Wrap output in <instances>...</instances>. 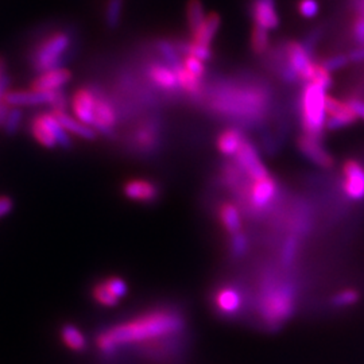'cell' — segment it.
Returning a JSON list of instances; mask_svg holds the SVG:
<instances>
[{"mask_svg": "<svg viewBox=\"0 0 364 364\" xmlns=\"http://www.w3.org/2000/svg\"><path fill=\"white\" fill-rule=\"evenodd\" d=\"M343 191L351 200L364 198V168L355 159H348L343 165Z\"/></svg>", "mask_w": 364, "mask_h": 364, "instance_id": "obj_11", "label": "cell"}, {"mask_svg": "<svg viewBox=\"0 0 364 364\" xmlns=\"http://www.w3.org/2000/svg\"><path fill=\"white\" fill-rule=\"evenodd\" d=\"M219 220L224 231L231 236L242 232L240 210L232 203H223L219 207Z\"/></svg>", "mask_w": 364, "mask_h": 364, "instance_id": "obj_20", "label": "cell"}, {"mask_svg": "<svg viewBox=\"0 0 364 364\" xmlns=\"http://www.w3.org/2000/svg\"><path fill=\"white\" fill-rule=\"evenodd\" d=\"M245 141L246 139L242 131L227 129L219 134L216 139V146L223 156H235V154L239 151V149L242 147V144H245Z\"/></svg>", "mask_w": 364, "mask_h": 364, "instance_id": "obj_21", "label": "cell"}, {"mask_svg": "<svg viewBox=\"0 0 364 364\" xmlns=\"http://www.w3.org/2000/svg\"><path fill=\"white\" fill-rule=\"evenodd\" d=\"M6 88H7V66L4 60L0 57V122L7 108V105H4V95L7 92Z\"/></svg>", "mask_w": 364, "mask_h": 364, "instance_id": "obj_35", "label": "cell"}, {"mask_svg": "<svg viewBox=\"0 0 364 364\" xmlns=\"http://www.w3.org/2000/svg\"><path fill=\"white\" fill-rule=\"evenodd\" d=\"M115 124H117V114H115L114 105H111L103 96L97 95L92 129L96 132L108 134L115 127Z\"/></svg>", "mask_w": 364, "mask_h": 364, "instance_id": "obj_16", "label": "cell"}, {"mask_svg": "<svg viewBox=\"0 0 364 364\" xmlns=\"http://www.w3.org/2000/svg\"><path fill=\"white\" fill-rule=\"evenodd\" d=\"M14 209L13 198L10 196H0V219L9 216Z\"/></svg>", "mask_w": 364, "mask_h": 364, "instance_id": "obj_42", "label": "cell"}, {"mask_svg": "<svg viewBox=\"0 0 364 364\" xmlns=\"http://www.w3.org/2000/svg\"><path fill=\"white\" fill-rule=\"evenodd\" d=\"M205 10L201 0H189L186 4V21L191 33H193L201 22L205 19Z\"/></svg>", "mask_w": 364, "mask_h": 364, "instance_id": "obj_27", "label": "cell"}, {"mask_svg": "<svg viewBox=\"0 0 364 364\" xmlns=\"http://www.w3.org/2000/svg\"><path fill=\"white\" fill-rule=\"evenodd\" d=\"M72 80V72L65 68H53L41 72L31 82V90L43 92H58Z\"/></svg>", "mask_w": 364, "mask_h": 364, "instance_id": "obj_14", "label": "cell"}, {"mask_svg": "<svg viewBox=\"0 0 364 364\" xmlns=\"http://www.w3.org/2000/svg\"><path fill=\"white\" fill-rule=\"evenodd\" d=\"M231 248H232V254H234L235 257L243 255L245 251H246V248H247V239H246V236L242 234V232L232 236Z\"/></svg>", "mask_w": 364, "mask_h": 364, "instance_id": "obj_39", "label": "cell"}, {"mask_svg": "<svg viewBox=\"0 0 364 364\" xmlns=\"http://www.w3.org/2000/svg\"><path fill=\"white\" fill-rule=\"evenodd\" d=\"M221 18L219 14L210 13L205 16V19L201 22V25L192 33L195 42L203 45H210V42L216 37L219 28H220Z\"/></svg>", "mask_w": 364, "mask_h": 364, "instance_id": "obj_22", "label": "cell"}, {"mask_svg": "<svg viewBox=\"0 0 364 364\" xmlns=\"http://www.w3.org/2000/svg\"><path fill=\"white\" fill-rule=\"evenodd\" d=\"M235 165L239 168L248 181L258 180L270 174L267 168L263 165L255 146L248 141H245L239 151L235 154Z\"/></svg>", "mask_w": 364, "mask_h": 364, "instance_id": "obj_8", "label": "cell"}, {"mask_svg": "<svg viewBox=\"0 0 364 364\" xmlns=\"http://www.w3.org/2000/svg\"><path fill=\"white\" fill-rule=\"evenodd\" d=\"M174 72H176V76H177L178 87L181 88L182 91H185L189 95H198L200 93V90H201L200 77H197L193 73H191L185 66L180 65V64L174 66Z\"/></svg>", "mask_w": 364, "mask_h": 364, "instance_id": "obj_25", "label": "cell"}, {"mask_svg": "<svg viewBox=\"0 0 364 364\" xmlns=\"http://www.w3.org/2000/svg\"><path fill=\"white\" fill-rule=\"evenodd\" d=\"M123 0H108L105 9V21L109 27H117L122 18Z\"/></svg>", "mask_w": 364, "mask_h": 364, "instance_id": "obj_32", "label": "cell"}, {"mask_svg": "<svg viewBox=\"0 0 364 364\" xmlns=\"http://www.w3.org/2000/svg\"><path fill=\"white\" fill-rule=\"evenodd\" d=\"M182 50L185 54H189V55H193L196 58L201 60V61H208L212 58V50L209 48V45H203V43H198L195 41H191L188 43H185L182 46Z\"/></svg>", "mask_w": 364, "mask_h": 364, "instance_id": "obj_31", "label": "cell"}, {"mask_svg": "<svg viewBox=\"0 0 364 364\" xmlns=\"http://www.w3.org/2000/svg\"><path fill=\"white\" fill-rule=\"evenodd\" d=\"M348 63H351L348 55H346V54H338V55H333V57L326 58L321 64L326 68V70L335 72V70H338V69L348 65Z\"/></svg>", "mask_w": 364, "mask_h": 364, "instance_id": "obj_36", "label": "cell"}, {"mask_svg": "<svg viewBox=\"0 0 364 364\" xmlns=\"http://www.w3.org/2000/svg\"><path fill=\"white\" fill-rule=\"evenodd\" d=\"M92 297L93 299L105 308H112L117 306L120 299H117V296H114L108 287H105V282H97L93 289H92Z\"/></svg>", "mask_w": 364, "mask_h": 364, "instance_id": "obj_29", "label": "cell"}, {"mask_svg": "<svg viewBox=\"0 0 364 364\" xmlns=\"http://www.w3.org/2000/svg\"><path fill=\"white\" fill-rule=\"evenodd\" d=\"M296 255H297V239L290 237L282 250V260L285 264H290L293 263V260L296 259Z\"/></svg>", "mask_w": 364, "mask_h": 364, "instance_id": "obj_38", "label": "cell"}, {"mask_svg": "<svg viewBox=\"0 0 364 364\" xmlns=\"http://www.w3.org/2000/svg\"><path fill=\"white\" fill-rule=\"evenodd\" d=\"M269 43H270V37H269V31L263 27L255 26L251 30V37H250V46L251 50L255 54H263L269 49Z\"/></svg>", "mask_w": 364, "mask_h": 364, "instance_id": "obj_28", "label": "cell"}, {"mask_svg": "<svg viewBox=\"0 0 364 364\" xmlns=\"http://www.w3.org/2000/svg\"><path fill=\"white\" fill-rule=\"evenodd\" d=\"M52 112L68 134L76 135L78 138H82L85 141H93L96 138V131L93 130L91 126H87L82 122H80L77 117L70 115L66 111V108L52 109Z\"/></svg>", "mask_w": 364, "mask_h": 364, "instance_id": "obj_19", "label": "cell"}, {"mask_svg": "<svg viewBox=\"0 0 364 364\" xmlns=\"http://www.w3.org/2000/svg\"><path fill=\"white\" fill-rule=\"evenodd\" d=\"M123 193L132 201L153 203L159 196V189L156 182L147 178H131L124 182Z\"/></svg>", "mask_w": 364, "mask_h": 364, "instance_id": "obj_15", "label": "cell"}, {"mask_svg": "<svg viewBox=\"0 0 364 364\" xmlns=\"http://www.w3.org/2000/svg\"><path fill=\"white\" fill-rule=\"evenodd\" d=\"M30 132L36 142L45 149H69L72 146L69 134L53 115L52 111L41 112L33 117L30 123Z\"/></svg>", "mask_w": 364, "mask_h": 364, "instance_id": "obj_4", "label": "cell"}, {"mask_svg": "<svg viewBox=\"0 0 364 364\" xmlns=\"http://www.w3.org/2000/svg\"><path fill=\"white\" fill-rule=\"evenodd\" d=\"M182 65L185 66L191 73H193L197 77H203L205 75V65H204V61L196 58L193 55H189L186 54L183 57V61H182Z\"/></svg>", "mask_w": 364, "mask_h": 364, "instance_id": "obj_34", "label": "cell"}, {"mask_svg": "<svg viewBox=\"0 0 364 364\" xmlns=\"http://www.w3.org/2000/svg\"><path fill=\"white\" fill-rule=\"evenodd\" d=\"M70 48V36L58 31L45 39L31 57V64L37 72L58 68L63 57Z\"/></svg>", "mask_w": 364, "mask_h": 364, "instance_id": "obj_5", "label": "cell"}, {"mask_svg": "<svg viewBox=\"0 0 364 364\" xmlns=\"http://www.w3.org/2000/svg\"><path fill=\"white\" fill-rule=\"evenodd\" d=\"M96 100H97V95L92 90L78 88L77 91L73 93L72 100H70L73 117H77L80 122L92 127Z\"/></svg>", "mask_w": 364, "mask_h": 364, "instance_id": "obj_13", "label": "cell"}, {"mask_svg": "<svg viewBox=\"0 0 364 364\" xmlns=\"http://www.w3.org/2000/svg\"><path fill=\"white\" fill-rule=\"evenodd\" d=\"M350 61L355 63V64H359V63H364V46H359L356 49H353L350 54Z\"/></svg>", "mask_w": 364, "mask_h": 364, "instance_id": "obj_43", "label": "cell"}, {"mask_svg": "<svg viewBox=\"0 0 364 364\" xmlns=\"http://www.w3.org/2000/svg\"><path fill=\"white\" fill-rule=\"evenodd\" d=\"M151 129H149V127H144V129H141V131L138 132V144L139 146H142L144 149H147V147H151L153 144H154V132L153 131H150Z\"/></svg>", "mask_w": 364, "mask_h": 364, "instance_id": "obj_40", "label": "cell"}, {"mask_svg": "<svg viewBox=\"0 0 364 364\" xmlns=\"http://www.w3.org/2000/svg\"><path fill=\"white\" fill-rule=\"evenodd\" d=\"M348 103L351 105L352 109L355 111V114L358 115V117H362L364 120V100H360V99H352Z\"/></svg>", "mask_w": 364, "mask_h": 364, "instance_id": "obj_44", "label": "cell"}, {"mask_svg": "<svg viewBox=\"0 0 364 364\" xmlns=\"http://www.w3.org/2000/svg\"><path fill=\"white\" fill-rule=\"evenodd\" d=\"M103 282H105V287H108V290L114 296H117V299H122L127 294L129 287H127V284H126V281L123 278H120V277H108V278L103 279Z\"/></svg>", "mask_w": 364, "mask_h": 364, "instance_id": "obj_33", "label": "cell"}, {"mask_svg": "<svg viewBox=\"0 0 364 364\" xmlns=\"http://www.w3.org/2000/svg\"><path fill=\"white\" fill-rule=\"evenodd\" d=\"M183 326L180 313L158 308L107 328L96 338V347L102 353L109 355L126 347L164 341L178 335Z\"/></svg>", "mask_w": 364, "mask_h": 364, "instance_id": "obj_1", "label": "cell"}, {"mask_svg": "<svg viewBox=\"0 0 364 364\" xmlns=\"http://www.w3.org/2000/svg\"><path fill=\"white\" fill-rule=\"evenodd\" d=\"M296 309V290L287 281H272L264 285L259 299L263 321L270 326L284 324Z\"/></svg>", "mask_w": 364, "mask_h": 364, "instance_id": "obj_2", "label": "cell"}, {"mask_svg": "<svg viewBox=\"0 0 364 364\" xmlns=\"http://www.w3.org/2000/svg\"><path fill=\"white\" fill-rule=\"evenodd\" d=\"M287 66L296 73V76L309 82L312 80L314 63L308 49L297 41H290L287 46Z\"/></svg>", "mask_w": 364, "mask_h": 364, "instance_id": "obj_9", "label": "cell"}, {"mask_svg": "<svg viewBox=\"0 0 364 364\" xmlns=\"http://www.w3.org/2000/svg\"><path fill=\"white\" fill-rule=\"evenodd\" d=\"M278 195V183L270 174L251 180L245 186V200L250 208L260 212L272 205L275 197Z\"/></svg>", "mask_w": 364, "mask_h": 364, "instance_id": "obj_7", "label": "cell"}, {"mask_svg": "<svg viewBox=\"0 0 364 364\" xmlns=\"http://www.w3.org/2000/svg\"><path fill=\"white\" fill-rule=\"evenodd\" d=\"M4 105L18 108L39 105H50L52 109L66 108L65 96L61 92H43L36 90L7 91L4 95Z\"/></svg>", "mask_w": 364, "mask_h": 364, "instance_id": "obj_6", "label": "cell"}, {"mask_svg": "<svg viewBox=\"0 0 364 364\" xmlns=\"http://www.w3.org/2000/svg\"><path fill=\"white\" fill-rule=\"evenodd\" d=\"M320 10L317 0H299V11L304 18H314Z\"/></svg>", "mask_w": 364, "mask_h": 364, "instance_id": "obj_37", "label": "cell"}, {"mask_svg": "<svg viewBox=\"0 0 364 364\" xmlns=\"http://www.w3.org/2000/svg\"><path fill=\"white\" fill-rule=\"evenodd\" d=\"M149 77L153 80V82L159 88L165 91H174L178 87V81L174 69H170L165 65H153L149 69Z\"/></svg>", "mask_w": 364, "mask_h": 364, "instance_id": "obj_23", "label": "cell"}, {"mask_svg": "<svg viewBox=\"0 0 364 364\" xmlns=\"http://www.w3.org/2000/svg\"><path fill=\"white\" fill-rule=\"evenodd\" d=\"M60 336H61V341L64 343V346L70 351H84L88 346V341H87L84 332L73 324H66L63 326Z\"/></svg>", "mask_w": 364, "mask_h": 364, "instance_id": "obj_24", "label": "cell"}, {"mask_svg": "<svg viewBox=\"0 0 364 364\" xmlns=\"http://www.w3.org/2000/svg\"><path fill=\"white\" fill-rule=\"evenodd\" d=\"M326 129L328 130H340L353 124L359 117L352 109L350 103L340 102L338 99L328 96L326 100Z\"/></svg>", "mask_w": 364, "mask_h": 364, "instance_id": "obj_10", "label": "cell"}, {"mask_svg": "<svg viewBox=\"0 0 364 364\" xmlns=\"http://www.w3.org/2000/svg\"><path fill=\"white\" fill-rule=\"evenodd\" d=\"M22 119H23V112H22V108H18V107H9L6 108L4 111V115L1 117V122H0V126L3 127V130L6 134L9 135H13L15 134L21 123H22Z\"/></svg>", "mask_w": 364, "mask_h": 364, "instance_id": "obj_26", "label": "cell"}, {"mask_svg": "<svg viewBox=\"0 0 364 364\" xmlns=\"http://www.w3.org/2000/svg\"><path fill=\"white\" fill-rule=\"evenodd\" d=\"M359 293L355 289H344L332 297V305L336 308H350L359 301Z\"/></svg>", "mask_w": 364, "mask_h": 364, "instance_id": "obj_30", "label": "cell"}, {"mask_svg": "<svg viewBox=\"0 0 364 364\" xmlns=\"http://www.w3.org/2000/svg\"><path fill=\"white\" fill-rule=\"evenodd\" d=\"M352 33H353V38L360 45L364 46V16L356 18L353 26H352Z\"/></svg>", "mask_w": 364, "mask_h": 364, "instance_id": "obj_41", "label": "cell"}, {"mask_svg": "<svg viewBox=\"0 0 364 364\" xmlns=\"http://www.w3.org/2000/svg\"><path fill=\"white\" fill-rule=\"evenodd\" d=\"M297 144H299V151L314 165L323 169H329L333 166V158L326 151L320 138L302 134L299 138Z\"/></svg>", "mask_w": 364, "mask_h": 364, "instance_id": "obj_12", "label": "cell"}, {"mask_svg": "<svg viewBox=\"0 0 364 364\" xmlns=\"http://www.w3.org/2000/svg\"><path fill=\"white\" fill-rule=\"evenodd\" d=\"M213 304L221 314L232 316L240 311L243 304V296L236 287H223L215 293Z\"/></svg>", "mask_w": 364, "mask_h": 364, "instance_id": "obj_18", "label": "cell"}, {"mask_svg": "<svg viewBox=\"0 0 364 364\" xmlns=\"http://www.w3.org/2000/svg\"><path fill=\"white\" fill-rule=\"evenodd\" d=\"M251 13L255 25L258 26L266 30H275L279 26V16L277 13L275 0H254Z\"/></svg>", "mask_w": 364, "mask_h": 364, "instance_id": "obj_17", "label": "cell"}, {"mask_svg": "<svg viewBox=\"0 0 364 364\" xmlns=\"http://www.w3.org/2000/svg\"><path fill=\"white\" fill-rule=\"evenodd\" d=\"M326 91L324 87L309 81L302 90L299 102L304 134L320 139L326 129Z\"/></svg>", "mask_w": 364, "mask_h": 364, "instance_id": "obj_3", "label": "cell"}]
</instances>
